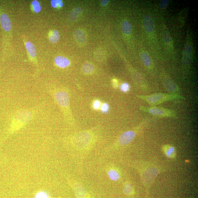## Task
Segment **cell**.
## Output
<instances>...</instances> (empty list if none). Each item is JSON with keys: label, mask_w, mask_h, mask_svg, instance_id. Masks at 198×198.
Masks as SVG:
<instances>
[{"label": "cell", "mask_w": 198, "mask_h": 198, "mask_svg": "<svg viewBox=\"0 0 198 198\" xmlns=\"http://www.w3.org/2000/svg\"><path fill=\"white\" fill-rule=\"evenodd\" d=\"M137 96L145 101L151 107L156 106L163 102L176 99L185 100L184 96L178 94L158 93L148 95H139Z\"/></svg>", "instance_id": "1"}, {"label": "cell", "mask_w": 198, "mask_h": 198, "mask_svg": "<svg viewBox=\"0 0 198 198\" xmlns=\"http://www.w3.org/2000/svg\"><path fill=\"white\" fill-rule=\"evenodd\" d=\"M139 109L142 111L151 114L157 117L174 118H176L178 117L177 114L175 111L163 107L156 106L149 107L140 106Z\"/></svg>", "instance_id": "2"}, {"label": "cell", "mask_w": 198, "mask_h": 198, "mask_svg": "<svg viewBox=\"0 0 198 198\" xmlns=\"http://www.w3.org/2000/svg\"><path fill=\"white\" fill-rule=\"evenodd\" d=\"M32 114L27 111H20L14 116L11 128V131L13 133L22 128L32 119Z\"/></svg>", "instance_id": "3"}, {"label": "cell", "mask_w": 198, "mask_h": 198, "mask_svg": "<svg viewBox=\"0 0 198 198\" xmlns=\"http://www.w3.org/2000/svg\"><path fill=\"white\" fill-rule=\"evenodd\" d=\"M162 83L165 89L169 93L178 94L180 91L178 86L169 76L164 75L163 77Z\"/></svg>", "instance_id": "4"}, {"label": "cell", "mask_w": 198, "mask_h": 198, "mask_svg": "<svg viewBox=\"0 0 198 198\" xmlns=\"http://www.w3.org/2000/svg\"><path fill=\"white\" fill-rule=\"evenodd\" d=\"M56 101L62 107H67L69 104V97L65 91H61L58 92L55 95Z\"/></svg>", "instance_id": "5"}, {"label": "cell", "mask_w": 198, "mask_h": 198, "mask_svg": "<svg viewBox=\"0 0 198 198\" xmlns=\"http://www.w3.org/2000/svg\"><path fill=\"white\" fill-rule=\"evenodd\" d=\"M134 131H129L122 134L118 139V143L120 145H125L133 141L135 137Z\"/></svg>", "instance_id": "6"}, {"label": "cell", "mask_w": 198, "mask_h": 198, "mask_svg": "<svg viewBox=\"0 0 198 198\" xmlns=\"http://www.w3.org/2000/svg\"><path fill=\"white\" fill-rule=\"evenodd\" d=\"M144 29L148 33H151L154 31V29L153 19L150 15H145L143 20Z\"/></svg>", "instance_id": "7"}, {"label": "cell", "mask_w": 198, "mask_h": 198, "mask_svg": "<svg viewBox=\"0 0 198 198\" xmlns=\"http://www.w3.org/2000/svg\"><path fill=\"white\" fill-rule=\"evenodd\" d=\"M192 49L191 45L187 44L185 46L183 53V61L186 65L190 64L192 55Z\"/></svg>", "instance_id": "8"}, {"label": "cell", "mask_w": 198, "mask_h": 198, "mask_svg": "<svg viewBox=\"0 0 198 198\" xmlns=\"http://www.w3.org/2000/svg\"><path fill=\"white\" fill-rule=\"evenodd\" d=\"M0 21L2 28L5 31L8 32L12 29V23L10 19L5 14H3L0 17Z\"/></svg>", "instance_id": "9"}, {"label": "cell", "mask_w": 198, "mask_h": 198, "mask_svg": "<svg viewBox=\"0 0 198 198\" xmlns=\"http://www.w3.org/2000/svg\"><path fill=\"white\" fill-rule=\"evenodd\" d=\"M55 63L56 65L61 68H65L70 65V62L67 58L61 56H58L55 59Z\"/></svg>", "instance_id": "10"}, {"label": "cell", "mask_w": 198, "mask_h": 198, "mask_svg": "<svg viewBox=\"0 0 198 198\" xmlns=\"http://www.w3.org/2000/svg\"><path fill=\"white\" fill-rule=\"evenodd\" d=\"M25 47L30 56L35 57L36 55V47L32 43L30 42H27L25 43Z\"/></svg>", "instance_id": "11"}, {"label": "cell", "mask_w": 198, "mask_h": 198, "mask_svg": "<svg viewBox=\"0 0 198 198\" xmlns=\"http://www.w3.org/2000/svg\"><path fill=\"white\" fill-rule=\"evenodd\" d=\"M75 36L76 39L79 43L84 44L86 42V37L85 34L82 31L77 30L75 31Z\"/></svg>", "instance_id": "12"}, {"label": "cell", "mask_w": 198, "mask_h": 198, "mask_svg": "<svg viewBox=\"0 0 198 198\" xmlns=\"http://www.w3.org/2000/svg\"><path fill=\"white\" fill-rule=\"evenodd\" d=\"M140 56L141 60L144 65L146 67H149L151 64V60L149 55L144 51L141 53Z\"/></svg>", "instance_id": "13"}, {"label": "cell", "mask_w": 198, "mask_h": 198, "mask_svg": "<svg viewBox=\"0 0 198 198\" xmlns=\"http://www.w3.org/2000/svg\"><path fill=\"white\" fill-rule=\"evenodd\" d=\"M94 66L91 63H86L83 64L81 70L82 72L86 74H89L93 72Z\"/></svg>", "instance_id": "14"}, {"label": "cell", "mask_w": 198, "mask_h": 198, "mask_svg": "<svg viewBox=\"0 0 198 198\" xmlns=\"http://www.w3.org/2000/svg\"><path fill=\"white\" fill-rule=\"evenodd\" d=\"M122 32L124 34L128 35L131 32V26L130 23L128 21H124L122 22Z\"/></svg>", "instance_id": "15"}, {"label": "cell", "mask_w": 198, "mask_h": 198, "mask_svg": "<svg viewBox=\"0 0 198 198\" xmlns=\"http://www.w3.org/2000/svg\"><path fill=\"white\" fill-rule=\"evenodd\" d=\"M81 8H76L72 10L70 12L69 18L71 21H74L76 20L78 18L80 14L81 13Z\"/></svg>", "instance_id": "16"}, {"label": "cell", "mask_w": 198, "mask_h": 198, "mask_svg": "<svg viewBox=\"0 0 198 198\" xmlns=\"http://www.w3.org/2000/svg\"><path fill=\"white\" fill-rule=\"evenodd\" d=\"M60 35L57 30H54L49 35V40L51 43H57L59 40Z\"/></svg>", "instance_id": "17"}, {"label": "cell", "mask_w": 198, "mask_h": 198, "mask_svg": "<svg viewBox=\"0 0 198 198\" xmlns=\"http://www.w3.org/2000/svg\"><path fill=\"white\" fill-rule=\"evenodd\" d=\"M108 174L109 177L112 180H117L119 179V174L115 170H111L108 172Z\"/></svg>", "instance_id": "18"}, {"label": "cell", "mask_w": 198, "mask_h": 198, "mask_svg": "<svg viewBox=\"0 0 198 198\" xmlns=\"http://www.w3.org/2000/svg\"><path fill=\"white\" fill-rule=\"evenodd\" d=\"M165 154L166 155L170 158L173 156L175 153V148L173 147L169 146H167L165 147Z\"/></svg>", "instance_id": "19"}, {"label": "cell", "mask_w": 198, "mask_h": 198, "mask_svg": "<svg viewBox=\"0 0 198 198\" xmlns=\"http://www.w3.org/2000/svg\"><path fill=\"white\" fill-rule=\"evenodd\" d=\"M163 38L164 41L167 44H170L171 43V39L170 36L168 32L165 31L163 32Z\"/></svg>", "instance_id": "20"}, {"label": "cell", "mask_w": 198, "mask_h": 198, "mask_svg": "<svg viewBox=\"0 0 198 198\" xmlns=\"http://www.w3.org/2000/svg\"><path fill=\"white\" fill-rule=\"evenodd\" d=\"M32 4L34 12L36 13H38L40 12L41 10V7L39 2L37 1H34L32 2Z\"/></svg>", "instance_id": "21"}, {"label": "cell", "mask_w": 198, "mask_h": 198, "mask_svg": "<svg viewBox=\"0 0 198 198\" xmlns=\"http://www.w3.org/2000/svg\"><path fill=\"white\" fill-rule=\"evenodd\" d=\"M51 6L53 8H56L58 7L61 8L63 6V3L60 0H52L51 1Z\"/></svg>", "instance_id": "22"}, {"label": "cell", "mask_w": 198, "mask_h": 198, "mask_svg": "<svg viewBox=\"0 0 198 198\" xmlns=\"http://www.w3.org/2000/svg\"><path fill=\"white\" fill-rule=\"evenodd\" d=\"M169 1L168 0H162L160 3V8L162 9H165L169 5Z\"/></svg>", "instance_id": "23"}, {"label": "cell", "mask_w": 198, "mask_h": 198, "mask_svg": "<svg viewBox=\"0 0 198 198\" xmlns=\"http://www.w3.org/2000/svg\"><path fill=\"white\" fill-rule=\"evenodd\" d=\"M120 89L123 92H127L130 90V86L127 83H123L120 86Z\"/></svg>", "instance_id": "24"}, {"label": "cell", "mask_w": 198, "mask_h": 198, "mask_svg": "<svg viewBox=\"0 0 198 198\" xmlns=\"http://www.w3.org/2000/svg\"><path fill=\"white\" fill-rule=\"evenodd\" d=\"M132 188L130 184H127L124 189V191L126 194H129L132 192Z\"/></svg>", "instance_id": "25"}, {"label": "cell", "mask_w": 198, "mask_h": 198, "mask_svg": "<svg viewBox=\"0 0 198 198\" xmlns=\"http://www.w3.org/2000/svg\"><path fill=\"white\" fill-rule=\"evenodd\" d=\"M101 109L104 113H107L109 109V106L107 103H104L101 105Z\"/></svg>", "instance_id": "26"}, {"label": "cell", "mask_w": 198, "mask_h": 198, "mask_svg": "<svg viewBox=\"0 0 198 198\" xmlns=\"http://www.w3.org/2000/svg\"><path fill=\"white\" fill-rule=\"evenodd\" d=\"M101 107V102L98 100H96L94 101L93 104V107L94 109L97 110L100 108Z\"/></svg>", "instance_id": "27"}, {"label": "cell", "mask_w": 198, "mask_h": 198, "mask_svg": "<svg viewBox=\"0 0 198 198\" xmlns=\"http://www.w3.org/2000/svg\"><path fill=\"white\" fill-rule=\"evenodd\" d=\"M36 198H49L47 195L44 193H40L36 196Z\"/></svg>", "instance_id": "28"}, {"label": "cell", "mask_w": 198, "mask_h": 198, "mask_svg": "<svg viewBox=\"0 0 198 198\" xmlns=\"http://www.w3.org/2000/svg\"><path fill=\"white\" fill-rule=\"evenodd\" d=\"M112 84L114 88H117L118 87L119 83H118L117 80L114 79L112 81Z\"/></svg>", "instance_id": "29"}, {"label": "cell", "mask_w": 198, "mask_h": 198, "mask_svg": "<svg viewBox=\"0 0 198 198\" xmlns=\"http://www.w3.org/2000/svg\"><path fill=\"white\" fill-rule=\"evenodd\" d=\"M109 2V1H107V0H104L101 2V5L103 6H106L108 4Z\"/></svg>", "instance_id": "30"}]
</instances>
